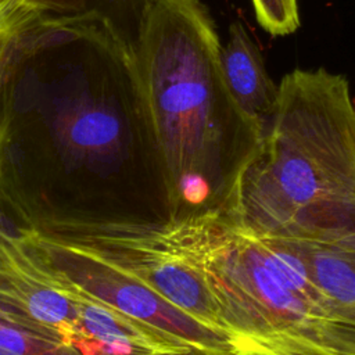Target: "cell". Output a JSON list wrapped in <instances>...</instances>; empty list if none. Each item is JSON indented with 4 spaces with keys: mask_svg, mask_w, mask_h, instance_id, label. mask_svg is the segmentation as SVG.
<instances>
[{
    "mask_svg": "<svg viewBox=\"0 0 355 355\" xmlns=\"http://www.w3.org/2000/svg\"><path fill=\"white\" fill-rule=\"evenodd\" d=\"M204 269L237 354L355 355V316L315 284L284 241L250 234L215 208Z\"/></svg>",
    "mask_w": 355,
    "mask_h": 355,
    "instance_id": "3957f363",
    "label": "cell"
},
{
    "mask_svg": "<svg viewBox=\"0 0 355 355\" xmlns=\"http://www.w3.org/2000/svg\"><path fill=\"white\" fill-rule=\"evenodd\" d=\"M71 28L129 92L173 215L205 209L226 154L241 158L261 140L225 83L207 7L201 0H90Z\"/></svg>",
    "mask_w": 355,
    "mask_h": 355,
    "instance_id": "6da1fadb",
    "label": "cell"
},
{
    "mask_svg": "<svg viewBox=\"0 0 355 355\" xmlns=\"http://www.w3.org/2000/svg\"><path fill=\"white\" fill-rule=\"evenodd\" d=\"M0 355H80L75 348L35 333L0 313Z\"/></svg>",
    "mask_w": 355,
    "mask_h": 355,
    "instance_id": "8fae6325",
    "label": "cell"
},
{
    "mask_svg": "<svg viewBox=\"0 0 355 355\" xmlns=\"http://www.w3.org/2000/svg\"><path fill=\"white\" fill-rule=\"evenodd\" d=\"M132 122L141 130L129 94L110 72V79L94 90L79 89L64 96L54 108L51 129L69 157L108 162L125 154Z\"/></svg>",
    "mask_w": 355,
    "mask_h": 355,
    "instance_id": "52a82bcc",
    "label": "cell"
},
{
    "mask_svg": "<svg viewBox=\"0 0 355 355\" xmlns=\"http://www.w3.org/2000/svg\"><path fill=\"white\" fill-rule=\"evenodd\" d=\"M261 140L232 171L223 212L262 239L319 241L355 232V104L348 80L294 69Z\"/></svg>",
    "mask_w": 355,
    "mask_h": 355,
    "instance_id": "7a4b0ae2",
    "label": "cell"
},
{
    "mask_svg": "<svg viewBox=\"0 0 355 355\" xmlns=\"http://www.w3.org/2000/svg\"><path fill=\"white\" fill-rule=\"evenodd\" d=\"M258 24L273 36H286L300 26L297 0H251Z\"/></svg>",
    "mask_w": 355,
    "mask_h": 355,
    "instance_id": "7c38bea8",
    "label": "cell"
},
{
    "mask_svg": "<svg viewBox=\"0 0 355 355\" xmlns=\"http://www.w3.org/2000/svg\"><path fill=\"white\" fill-rule=\"evenodd\" d=\"M211 214L212 208H205L161 222L54 214L31 223L90 250L191 318L230 337L204 269V240Z\"/></svg>",
    "mask_w": 355,
    "mask_h": 355,
    "instance_id": "277c9868",
    "label": "cell"
},
{
    "mask_svg": "<svg viewBox=\"0 0 355 355\" xmlns=\"http://www.w3.org/2000/svg\"><path fill=\"white\" fill-rule=\"evenodd\" d=\"M284 243L300 257L315 284L355 316V232L330 240Z\"/></svg>",
    "mask_w": 355,
    "mask_h": 355,
    "instance_id": "30bf717a",
    "label": "cell"
},
{
    "mask_svg": "<svg viewBox=\"0 0 355 355\" xmlns=\"http://www.w3.org/2000/svg\"><path fill=\"white\" fill-rule=\"evenodd\" d=\"M219 60L233 100L262 136L276 111L279 86L268 75L257 43L240 22L230 25L229 40L220 46Z\"/></svg>",
    "mask_w": 355,
    "mask_h": 355,
    "instance_id": "9c48e42d",
    "label": "cell"
},
{
    "mask_svg": "<svg viewBox=\"0 0 355 355\" xmlns=\"http://www.w3.org/2000/svg\"><path fill=\"white\" fill-rule=\"evenodd\" d=\"M33 4L40 7L42 10L57 14V15H73L85 12L90 0H31Z\"/></svg>",
    "mask_w": 355,
    "mask_h": 355,
    "instance_id": "4fadbf2b",
    "label": "cell"
},
{
    "mask_svg": "<svg viewBox=\"0 0 355 355\" xmlns=\"http://www.w3.org/2000/svg\"><path fill=\"white\" fill-rule=\"evenodd\" d=\"M0 313L86 355L71 282L17 230L0 226Z\"/></svg>",
    "mask_w": 355,
    "mask_h": 355,
    "instance_id": "8992f818",
    "label": "cell"
},
{
    "mask_svg": "<svg viewBox=\"0 0 355 355\" xmlns=\"http://www.w3.org/2000/svg\"><path fill=\"white\" fill-rule=\"evenodd\" d=\"M72 15L47 12L31 0H0V130L22 69L40 53L75 42Z\"/></svg>",
    "mask_w": 355,
    "mask_h": 355,
    "instance_id": "ba28073f",
    "label": "cell"
},
{
    "mask_svg": "<svg viewBox=\"0 0 355 355\" xmlns=\"http://www.w3.org/2000/svg\"><path fill=\"white\" fill-rule=\"evenodd\" d=\"M18 232L55 270L122 313L189 345L198 355H237L232 337L191 318L90 250L49 234L32 223Z\"/></svg>",
    "mask_w": 355,
    "mask_h": 355,
    "instance_id": "5b68a950",
    "label": "cell"
}]
</instances>
